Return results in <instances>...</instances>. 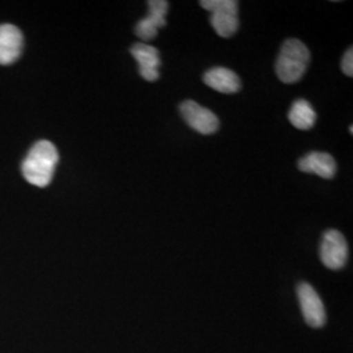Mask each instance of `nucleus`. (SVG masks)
Here are the masks:
<instances>
[{
	"label": "nucleus",
	"mask_w": 353,
	"mask_h": 353,
	"mask_svg": "<svg viewBox=\"0 0 353 353\" xmlns=\"http://www.w3.org/2000/svg\"><path fill=\"white\" fill-rule=\"evenodd\" d=\"M321 261L330 270H341L348 261V245L339 230L330 229L321 242Z\"/></svg>",
	"instance_id": "4"
},
{
	"label": "nucleus",
	"mask_w": 353,
	"mask_h": 353,
	"mask_svg": "<svg viewBox=\"0 0 353 353\" xmlns=\"http://www.w3.org/2000/svg\"><path fill=\"white\" fill-rule=\"evenodd\" d=\"M297 294L305 322L312 327H322L326 323V310L316 290L307 283H301Z\"/></svg>",
	"instance_id": "6"
},
{
	"label": "nucleus",
	"mask_w": 353,
	"mask_h": 353,
	"mask_svg": "<svg viewBox=\"0 0 353 353\" xmlns=\"http://www.w3.org/2000/svg\"><path fill=\"white\" fill-rule=\"evenodd\" d=\"M290 122L299 130H310L316 125V114L310 105V102L306 100H296L293 102L288 114Z\"/></svg>",
	"instance_id": "12"
},
{
	"label": "nucleus",
	"mask_w": 353,
	"mask_h": 353,
	"mask_svg": "<svg viewBox=\"0 0 353 353\" xmlns=\"http://www.w3.org/2000/svg\"><path fill=\"white\" fill-rule=\"evenodd\" d=\"M341 70L343 72L350 77L353 76V50L352 48H350L345 51L343 61H341Z\"/></svg>",
	"instance_id": "13"
},
{
	"label": "nucleus",
	"mask_w": 353,
	"mask_h": 353,
	"mask_svg": "<svg viewBox=\"0 0 353 353\" xmlns=\"http://www.w3.org/2000/svg\"><path fill=\"white\" fill-rule=\"evenodd\" d=\"M350 132H351V134H353V127L352 126L350 127Z\"/></svg>",
	"instance_id": "14"
},
{
	"label": "nucleus",
	"mask_w": 353,
	"mask_h": 353,
	"mask_svg": "<svg viewBox=\"0 0 353 353\" xmlns=\"http://www.w3.org/2000/svg\"><path fill=\"white\" fill-rule=\"evenodd\" d=\"M179 112L186 121V123L199 134L211 135L219 130L220 122L216 114L208 110L207 108H203L198 102L191 100L182 102L179 106Z\"/></svg>",
	"instance_id": "5"
},
{
	"label": "nucleus",
	"mask_w": 353,
	"mask_h": 353,
	"mask_svg": "<svg viewBox=\"0 0 353 353\" xmlns=\"http://www.w3.org/2000/svg\"><path fill=\"white\" fill-rule=\"evenodd\" d=\"M131 54L134 59L139 64V72L141 77L147 81H156L160 76V52L148 43H135L131 48Z\"/></svg>",
	"instance_id": "8"
},
{
	"label": "nucleus",
	"mask_w": 353,
	"mask_h": 353,
	"mask_svg": "<svg viewBox=\"0 0 353 353\" xmlns=\"http://www.w3.org/2000/svg\"><path fill=\"white\" fill-rule=\"evenodd\" d=\"M24 38L17 26L12 24L0 26V64L7 65L19 59L23 51Z\"/></svg>",
	"instance_id": "9"
},
{
	"label": "nucleus",
	"mask_w": 353,
	"mask_h": 353,
	"mask_svg": "<svg viewBox=\"0 0 353 353\" xmlns=\"http://www.w3.org/2000/svg\"><path fill=\"white\" fill-rule=\"evenodd\" d=\"M204 10L211 12V24L220 37H232L239 29V1L236 0H203Z\"/></svg>",
	"instance_id": "3"
},
{
	"label": "nucleus",
	"mask_w": 353,
	"mask_h": 353,
	"mask_svg": "<svg viewBox=\"0 0 353 353\" xmlns=\"http://www.w3.org/2000/svg\"><path fill=\"white\" fill-rule=\"evenodd\" d=\"M59 154L49 140H41L28 153L23 163V174L26 181L37 188H46L54 176Z\"/></svg>",
	"instance_id": "1"
},
{
	"label": "nucleus",
	"mask_w": 353,
	"mask_h": 353,
	"mask_svg": "<svg viewBox=\"0 0 353 353\" xmlns=\"http://www.w3.org/2000/svg\"><path fill=\"white\" fill-rule=\"evenodd\" d=\"M310 61V52L300 39H287L276 61V74L285 84L297 83L306 72Z\"/></svg>",
	"instance_id": "2"
},
{
	"label": "nucleus",
	"mask_w": 353,
	"mask_h": 353,
	"mask_svg": "<svg viewBox=\"0 0 353 353\" xmlns=\"http://www.w3.org/2000/svg\"><path fill=\"white\" fill-rule=\"evenodd\" d=\"M299 169L303 173H312L331 179L336 173V161L326 152H310L299 161Z\"/></svg>",
	"instance_id": "10"
},
{
	"label": "nucleus",
	"mask_w": 353,
	"mask_h": 353,
	"mask_svg": "<svg viewBox=\"0 0 353 353\" xmlns=\"http://www.w3.org/2000/svg\"><path fill=\"white\" fill-rule=\"evenodd\" d=\"M168 10L169 3L166 0L148 1V16L141 19L135 26V33L143 41V43L154 39L159 29L166 26Z\"/></svg>",
	"instance_id": "7"
},
{
	"label": "nucleus",
	"mask_w": 353,
	"mask_h": 353,
	"mask_svg": "<svg viewBox=\"0 0 353 353\" xmlns=\"http://www.w3.org/2000/svg\"><path fill=\"white\" fill-rule=\"evenodd\" d=\"M204 83L220 93L232 94L241 89V80L236 72L225 67H214L203 76Z\"/></svg>",
	"instance_id": "11"
}]
</instances>
